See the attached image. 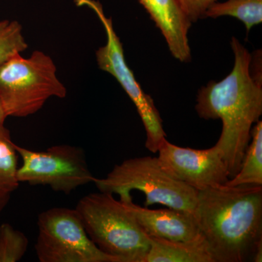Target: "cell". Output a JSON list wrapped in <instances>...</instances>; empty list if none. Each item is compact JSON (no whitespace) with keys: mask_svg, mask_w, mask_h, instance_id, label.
Instances as JSON below:
<instances>
[{"mask_svg":"<svg viewBox=\"0 0 262 262\" xmlns=\"http://www.w3.org/2000/svg\"><path fill=\"white\" fill-rule=\"evenodd\" d=\"M230 45L234 56L232 72L220 82L211 81L202 87L195 105L201 118L222 120V134L215 146L225 160L229 179L238 173L253 124L262 115V80L250 72L251 54L236 37Z\"/></svg>","mask_w":262,"mask_h":262,"instance_id":"1","label":"cell"},{"mask_svg":"<svg viewBox=\"0 0 262 262\" xmlns=\"http://www.w3.org/2000/svg\"><path fill=\"white\" fill-rule=\"evenodd\" d=\"M192 214L213 262L252 260L262 245V185L198 191Z\"/></svg>","mask_w":262,"mask_h":262,"instance_id":"2","label":"cell"},{"mask_svg":"<svg viewBox=\"0 0 262 262\" xmlns=\"http://www.w3.org/2000/svg\"><path fill=\"white\" fill-rule=\"evenodd\" d=\"M91 241L118 262H145L149 237L111 193H91L76 206Z\"/></svg>","mask_w":262,"mask_h":262,"instance_id":"3","label":"cell"},{"mask_svg":"<svg viewBox=\"0 0 262 262\" xmlns=\"http://www.w3.org/2000/svg\"><path fill=\"white\" fill-rule=\"evenodd\" d=\"M99 192L120 195V201L132 198L130 192L141 191L146 196L144 207L161 204L192 213L198 191L167 173L158 157H141L115 165L105 178L95 179Z\"/></svg>","mask_w":262,"mask_h":262,"instance_id":"4","label":"cell"},{"mask_svg":"<svg viewBox=\"0 0 262 262\" xmlns=\"http://www.w3.org/2000/svg\"><path fill=\"white\" fill-rule=\"evenodd\" d=\"M67 94L54 62L42 51L27 58L15 55L0 67V101L8 117L30 116L49 98H63Z\"/></svg>","mask_w":262,"mask_h":262,"instance_id":"5","label":"cell"},{"mask_svg":"<svg viewBox=\"0 0 262 262\" xmlns=\"http://www.w3.org/2000/svg\"><path fill=\"white\" fill-rule=\"evenodd\" d=\"M34 249L40 262H118L90 238L75 208L54 207L38 215Z\"/></svg>","mask_w":262,"mask_h":262,"instance_id":"6","label":"cell"},{"mask_svg":"<svg viewBox=\"0 0 262 262\" xmlns=\"http://www.w3.org/2000/svg\"><path fill=\"white\" fill-rule=\"evenodd\" d=\"M77 5H85L94 10L102 23L107 42L96 51V61L101 70L113 75L135 105L146 133L145 146L152 153H157L162 143L166 139L163 120L149 95L145 94L129 68L120 38L114 29L113 20L108 18L102 7L94 0H76Z\"/></svg>","mask_w":262,"mask_h":262,"instance_id":"7","label":"cell"},{"mask_svg":"<svg viewBox=\"0 0 262 262\" xmlns=\"http://www.w3.org/2000/svg\"><path fill=\"white\" fill-rule=\"evenodd\" d=\"M22 165L17 180L32 186H48L55 192L69 194L77 188L94 183L84 149L62 144L38 151L15 144Z\"/></svg>","mask_w":262,"mask_h":262,"instance_id":"8","label":"cell"},{"mask_svg":"<svg viewBox=\"0 0 262 262\" xmlns=\"http://www.w3.org/2000/svg\"><path fill=\"white\" fill-rule=\"evenodd\" d=\"M158 152L167 173L196 190L225 185L229 179L225 160L215 145L194 149L174 145L165 139Z\"/></svg>","mask_w":262,"mask_h":262,"instance_id":"9","label":"cell"},{"mask_svg":"<svg viewBox=\"0 0 262 262\" xmlns=\"http://www.w3.org/2000/svg\"><path fill=\"white\" fill-rule=\"evenodd\" d=\"M120 201L134 215L149 237L186 241L196 238L201 234L194 215L190 212L170 208L149 209L148 207L135 204L133 198Z\"/></svg>","mask_w":262,"mask_h":262,"instance_id":"10","label":"cell"},{"mask_svg":"<svg viewBox=\"0 0 262 262\" xmlns=\"http://www.w3.org/2000/svg\"><path fill=\"white\" fill-rule=\"evenodd\" d=\"M165 37L169 51L178 61L192 59L188 33L192 21L178 0H138Z\"/></svg>","mask_w":262,"mask_h":262,"instance_id":"11","label":"cell"},{"mask_svg":"<svg viewBox=\"0 0 262 262\" xmlns=\"http://www.w3.org/2000/svg\"><path fill=\"white\" fill-rule=\"evenodd\" d=\"M150 248L145 262H213L203 236L191 241L149 237Z\"/></svg>","mask_w":262,"mask_h":262,"instance_id":"12","label":"cell"},{"mask_svg":"<svg viewBox=\"0 0 262 262\" xmlns=\"http://www.w3.org/2000/svg\"><path fill=\"white\" fill-rule=\"evenodd\" d=\"M225 185H262V122L258 120L251 130V141L238 173L229 179Z\"/></svg>","mask_w":262,"mask_h":262,"instance_id":"13","label":"cell"},{"mask_svg":"<svg viewBox=\"0 0 262 262\" xmlns=\"http://www.w3.org/2000/svg\"><path fill=\"white\" fill-rule=\"evenodd\" d=\"M234 17L245 24L247 34L254 26L262 22V0H227L215 2L207 9L204 18Z\"/></svg>","mask_w":262,"mask_h":262,"instance_id":"14","label":"cell"},{"mask_svg":"<svg viewBox=\"0 0 262 262\" xmlns=\"http://www.w3.org/2000/svg\"><path fill=\"white\" fill-rule=\"evenodd\" d=\"M18 156L9 130L5 125H0V186L11 188L13 190L18 187Z\"/></svg>","mask_w":262,"mask_h":262,"instance_id":"15","label":"cell"},{"mask_svg":"<svg viewBox=\"0 0 262 262\" xmlns=\"http://www.w3.org/2000/svg\"><path fill=\"white\" fill-rule=\"evenodd\" d=\"M29 239L10 224L0 225V262L20 261L27 253Z\"/></svg>","mask_w":262,"mask_h":262,"instance_id":"16","label":"cell"},{"mask_svg":"<svg viewBox=\"0 0 262 262\" xmlns=\"http://www.w3.org/2000/svg\"><path fill=\"white\" fill-rule=\"evenodd\" d=\"M27 48L28 45L22 34L21 25L18 21H0V67Z\"/></svg>","mask_w":262,"mask_h":262,"instance_id":"17","label":"cell"},{"mask_svg":"<svg viewBox=\"0 0 262 262\" xmlns=\"http://www.w3.org/2000/svg\"><path fill=\"white\" fill-rule=\"evenodd\" d=\"M192 23L204 18L207 9L217 0H178Z\"/></svg>","mask_w":262,"mask_h":262,"instance_id":"18","label":"cell"},{"mask_svg":"<svg viewBox=\"0 0 262 262\" xmlns=\"http://www.w3.org/2000/svg\"><path fill=\"white\" fill-rule=\"evenodd\" d=\"M14 191L11 188L0 186V213L9 203L12 193Z\"/></svg>","mask_w":262,"mask_h":262,"instance_id":"19","label":"cell"},{"mask_svg":"<svg viewBox=\"0 0 262 262\" xmlns=\"http://www.w3.org/2000/svg\"><path fill=\"white\" fill-rule=\"evenodd\" d=\"M8 115L5 113V108L3 107V103L0 101V125H4L5 120H6Z\"/></svg>","mask_w":262,"mask_h":262,"instance_id":"20","label":"cell"}]
</instances>
